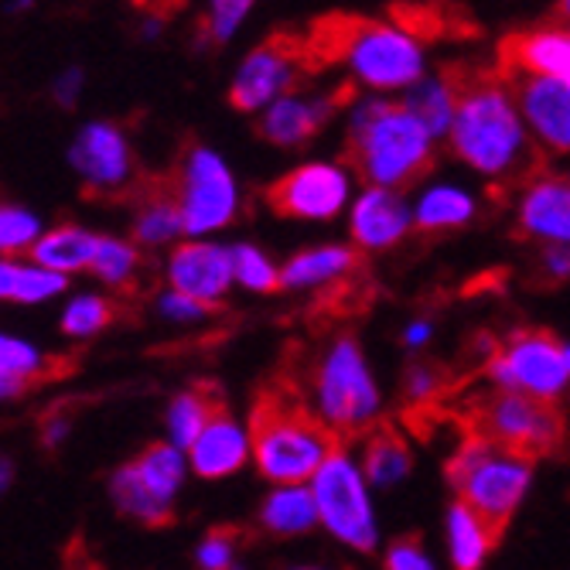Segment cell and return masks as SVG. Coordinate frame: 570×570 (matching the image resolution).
<instances>
[{
  "label": "cell",
  "instance_id": "obj_12",
  "mask_svg": "<svg viewBox=\"0 0 570 570\" xmlns=\"http://www.w3.org/2000/svg\"><path fill=\"white\" fill-rule=\"evenodd\" d=\"M72 165L86 178V198L96 202H130L140 185L130 144L117 124H89L72 144Z\"/></svg>",
  "mask_w": 570,
  "mask_h": 570
},
{
  "label": "cell",
  "instance_id": "obj_19",
  "mask_svg": "<svg viewBox=\"0 0 570 570\" xmlns=\"http://www.w3.org/2000/svg\"><path fill=\"white\" fill-rule=\"evenodd\" d=\"M523 236L570 243V178H537L520 205Z\"/></svg>",
  "mask_w": 570,
  "mask_h": 570
},
{
  "label": "cell",
  "instance_id": "obj_17",
  "mask_svg": "<svg viewBox=\"0 0 570 570\" xmlns=\"http://www.w3.org/2000/svg\"><path fill=\"white\" fill-rule=\"evenodd\" d=\"M352 92H355V86H342V89H335V96H328L322 102H304L297 96H284L267 110V117L256 124V134L277 147H297L315 137L318 127L332 117V110L342 107L345 99H352Z\"/></svg>",
  "mask_w": 570,
  "mask_h": 570
},
{
  "label": "cell",
  "instance_id": "obj_46",
  "mask_svg": "<svg viewBox=\"0 0 570 570\" xmlns=\"http://www.w3.org/2000/svg\"><path fill=\"white\" fill-rule=\"evenodd\" d=\"M79 86H82V72H79V69H69V72L62 76V82L56 86V96H59L62 107H72V96H76Z\"/></svg>",
  "mask_w": 570,
  "mask_h": 570
},
{
  "label": "cell",
  "instance_id": "obj_28",
  "mask_svg": "<svg viewBox=\"0 0 570 570\" xmlns=\"http://www.w3.org/2000/svg\"><path fill=\"white\" fill-rule=\"evenodd\" d=\"M147 261L127 243L120 239H99V249H96V261H92V271L99 281H107L120 297H134L144 291V274H147Z\"/></svg>",
  "mask_w": 570,
  "mask_h": 570
},
{
  "label": "cell",
  "instance_id": "obj_49",
  "mask_svg": "<svg viewBox=\"0 0 570 570\" xmlns=\"http://www.w3.org/2000/svg\"><path fill=\"white\" fill-rule=\"evenodd\" d=\"M567 370H570V348H567Z\"/></svg>",
  "mask_w": 570,
  "mask_h": 570
},
{
  "label": "cell",
  "instance_id": "obj_14",
  "mask_svg": "<svg viewBox=\"0 0 570 570\" xmlns=\"http://www.w3.org/2000/svg\"><path fill=\"white\" fill-rule=\"evenodd\" d=\"M499 79L509 89V96L520 102V110L537 130V137L557 154L570 150V86L523 72H499Z\"/></svg>",
  "mask_w": 570,
  "mask_h": 570
},
{
  "label": "cell",
  "instance_id": "obj_24",
  "mask_svg": "<svg viewBox=\"0 0 570 570\" xmlns=\"http://www.w3.org/2000/svg\"><path fill=\"white\" fill-rule=\"evenodd\" d=\"M223 406H226V396L209 380H202V383L188 386L185 393H178L171 400V410H168V428H171L175 444L191 451V444L202 438V431L209 428V421Z\"/></svg>",
  "mask_w": 570,
  "mask_h": 570
},
{
  "label": "cell",
  "instance_id": "obj_15",
  "mask_svg": "<svg viewBox=\"0 0 570 570\" xmlns=\"http://www.w3.org/2000/svg\"><path fill=\"white\" fill-rule=\"evenodd\" d=\"M499 72H523L570 86V31L567 28H530L512 31L495 48Z\"/></svg>",
  "mask_w": 570,
  "mask_h": 570
},
{
  "label": "cell",
  "instance_id": "obj_4",
  "mask_svg": "<svg viewBox=\"0 0 570 570\" xmlns=\"http://www.w3.org/2000/svg\"><path fill=\"white\" fill-rule=\"evenodd\" d=\"M454 421L464 434L485 438L489 444L537 464L540 458H553L567 444V417L557 400H543L523 390L482 393L461 403Z\"/></svg>",
  "mask_w": 570,
  "mask_h": 570
},
{
  "label": "cell",
  "instance_id": "obj_23",
  "mask_svg": "<svg viewBox=\"0 0 570 570\" xmlns=\"http://www.w3.org/2000/svg\"><path fill=\"white\" fill-rule=\"evenodd\" d=\"M96 249H99V236H92L72 223H62L31 246V256H35V264H41V271L66 277L72 271L92 267Z\"/></svg>",
  "mask_w": 570,
  "mask_h": 570
},
{
  "label": "cell",
  "instance_id": "obj_30",
  "mask_svg": "<svg viewBox=\"0 0 570 570\" xmlns=\"http://www.w3.org/2000/svg\"><path fill=\"white\" fill-rule=\"evenodd\" d=\"M448 533H451V560L454 570H479L485 553L495 550V540L489 537V530L479 523V515L454 499L451 515H448Z\"/></svg>",
  "mask_w": 570,
  "mask_h": 570
},
{
  "label": "cell",
  "instance_id": "obj_1",
  "mask_svg": "<svg viewBox=\"0 0 570 570\" xmlns=\"http://www.w3.org/2000/svg\"><path fill=\"white\" fill-rule=\"evenodd\" d=\"M441 82L454 107L451 147L464 165L495 178L509 175L515 181H527L540 171V154L530 147L495 69L448 62L441 66Z\"/></svg>",
  "mask_w": 570,
  "mask_h": 570
},
{
  "label": "cell",
  "instance_id": "obj_27",
  "mask_svg": "<svg viewBox=\"0 0 570 570\" xmlns=\"http://www.w3.org/2000/svg\"><path fill=\"white\" fill-rule=\"evenodd\" d=\"M410 464H413V458H410V444H406L403 431L390 421H380L366 444V458H362L366 479L380 489H390L393 482H400L410 472Z\"/></svg>",
  "mask_w": 570,
  "mask_h": 570
},
{
  "label": "cell",
  "instance_id": "obj_45",
  "mask_svg": "<svg viewBox=\"0 0 570 570\" xmlns=\"http://www.w3.org/2000/svg\"><path fill=\"white\" fill-rule=\"evenodd\" d=\"M31 390H38V383L18 380V376H0V400H14V396H24Z\"/></svg>",
  "mask_w": 570,
  "mask_h": 570
},
{
  "label": "cell",
  "instance_id": "obj_51",
  "mask_svg": "<svg viewBox=\"0 0 570 570\" xmlns=\"http://www.w3.org/2000/svg\"><path fill=\"white\" fill-rule=\"evenodd\" d=\"M229 570H243V567H229Z\"/></svg>",
  "mask_w": 570,
  "mask_h": 570
},
{
  "label": "cell",
  "instance_id": "obj_37",
  "mask_svg": "<svg viewBox=\"0 0 570 570\" xmlns=\"http://www.w3.org/2000/svg\"><path fill=\"white\" fill-rule=\"evenodd\" d=\"M249 14V4H213L209 11H205L195 24V45L198 48H219L236 28L239 21Z\"/></svg>",
  "mask_w": 570,
  "mask_h": 570
},
{
  "label": "cell",
  "instance_id": "obj_3",
  "mask_svg": "<svg viewBox=\"0 0 570 570\" xmlns=\"http://www.w3.org/2000/svg\"><path fill=\"white\" fill-rule=\"evenodd\" d=\"M342 158L362 181L390 191L428 178L434 147L428 127L403 102H370L355 114Z\"/></svg>",
  "mask_w": 570,
  "mask_h": 570
},
{
  "label": "cell",
  "instance_id": "obj_35",
  "mask_svg": "<svg viewBox=\"0 0 570 570\" xmlns=\"http://www.w3.org/2000/svg\"><path fill=\"white\" fill-rule=\"evenodd\" d=\"M403 107L428 127L431 137H438V134H444V130L451 134L454 107H451V96H448V89H444L441 79L417 82V86H413V92L403 99Z\"/></svg>",
  "mask_w": 570,
  "mask_h": 570
},
{
  "label": "cell",
  "instance_id": "obj_38",
  "mask_svg": "<svg viewBox=\"0 0 570 570\" xmlns=\"http://www.w3.org/2000/svg\"><path fill=\"white\" fill-rule=\"evenodd\" d=\"M38 219L18 205H0V253H21L35 246Z\"/></svg>",
  "mask_w": 570,
  "mask_h": 570
},
{
  "label": "cell",
  "instance_id": "obj_21",
  "mask_svg": "<svg viewBox=\"0 0 570 570\" xmlns=\"http://www.w3.org/2000/svg\"><path fill=\"white\" fill-rule=\"evenodd\" d=\"M393 28H400L413 41H458V38H475L479 24L464 8L451 4H393L390 8Z\"/></svg>",
  "mask_w": 570,
  "mask_h": 570
},
{
  "label": "cell",
  "instance_id": "obj_39",
  "mask_svg": "<svg viewBox=\"0 0 570 570\" xmlns=\"http://www.w3.org/2000/svg\"><path fill=\"white\" fill-rule=\"evenodd\" d=\"M239 540H243V530L239 527H216L209 537L202 540V547L195 553L198 567L202 570H229V567H236L233 563V553H236Z\"/></svg>",
  "mask_w": 570,
  "mask_h": 570
},
{
  "label": "cell",
  "instance_id": "obj_48",
  "mask_svg": "<svg viewBox=\"0 0 570 570\" xmlns=\"http://www.w3.org/2000/svg\"><path fill=\"white\" fill-rule=\"evenodd\" d=\"M557 11H560V14H563V18H570V4H560V8H557Z\"/></svg>",
  "mask_w": 570,
  "mask_h": 570
},
{
  "label": "cell",
  "instance_id": "obj_40",
  "mask_svg": "<svg viewBox=\"0 0 570 570\" xmlns=\"http://www.w3.org/2000/svg\"><path fill=\"white\" fill-rule=\"evenodd\" d=\"M72 413H76V400H62L56 406H48L38 421V441L45 451H59V444L66 441L69 428H72Z\"/></svg>",
  "mask_w": 570,
  "mask_h": 570
},
{
  "label": "cell",
  "instance_id": "obj_42",
  "mask_svg": "<svg viewBox=\"0 0 570 570\" xmlns=\"http://www.w3.org/2000/svg\"><path fill=\"white\" fill-rule=\"evenodd\" d=\"M219 307L213 304H198V301H188L181 294H165L161 297V315L171 318V322H195V318H213Z\"/></svg>",
  "mask_w": 570,
  "mask_h": 570
},
{
  "label": "cell",
  "instance_id": "obj_43",
  "mask_svg": "<svg viewBox=\"0 0 570 570\" xmlns=\"http://www.w3.org/2000/svg\"><path fill=\"white\" fill-rule=\"evenodd\" d=\"M543 267H547V274H550L553 284L570 281V246H550L543 253Z\"/></svg>",
  "mask_w": 570,
  "mask_h": 570
},
{
  "label": "cell",
  "instance_id": "obj_9",
  "mask_svg": "<svg viewBox=\"0 0 570 570\" xmlns=\"http://www.w3.org/2000/svg\"><path fill=\"white\" fill-rule=\"evenodd\" d=\"M307 79L311 72L304 66V31L281 28L249 51V59L243 62L229 89V102H233V110L249 114Z\"/></svg>",
  "mask_w": 570,
  "mask_h": 570
},
{
  "label": "cell",
  "instance_id": "obj_47",
  "mask_svg": "<svg viewBox=\"0 0 570 570\" xmlns=\"http://www.w3.org/2000/svg\"><path fill=\"white\" fill-rule=\"evenodd\" d=\"M11 482H14V464H11V458L0 454V492H8Z\"/></svg>",
  "mask_w": 570,
  "mask_h": 570
},
{
  "label": "cell",
  "instance_id": "obj_25",
  "mask_svg": "<svg viewBox=\"0 0 570 570\" xmlns=\"http://www.w3.org/2000/svg\"><path fill=\"white\" fill-rule=\"evenodd\" d=\"M110 495H114L117 509H120L124 515H130V520H137L140 527L168 530V527H175V520H178V515H175V505H171V502H161L158 495H154V492L144 485L140 472L134 469V461L114 472V479H110Z\"/></svg>",
  "mask_w": 570,
  "mask_h": 570
},
{
  "label": "cell",
  "instance_id": "obj_5",
  "mask_svg": "<svg viewBox=\"0 0 570 570\" xmlns=\"http://www.w3.org/2000/svg\"><path fill=\"white\" fill-rule=\"evenodd\" d=\"M530 469V461L489 444L485 438L464 434L458 451L444 464V475L458 492V502H464L479 515V523L499 547L515 515V505L527 495Z\"/></svg>",
  "mask_w": 570,
  "mask_h": 570
},
{
  "label": "cell",
  "instance_id": "obj_8",
  "mask_svg": "<svg viewBox=\"0 0 570 570\" xmlns=\"http://www.w3.org/2000/svg\"><path fill=\"white\" fill-rule=\"evenodd\" d=\"M168 178L181 205L185 233H209L233 219L236 188L219 154L205 150L202 144H188Z\"/></svg>",
  "mask_w": 570,
  "mask_h": 570
},
{
  "label": "cell",
  "instance_id": "obj_18",
  "mask_svg": "<svg viewBox=\"0 0 570 570\" xmlns=\"http://www.w3.org/2000/svg\"><path fill=\"white\" fill-rule=\"evenodd\" d=\"M249 458V438L239 431V424L229 417V406H223L202 438L191 444V469L202 479H226L239 472Z\"/></svg>",
  "mask_w": 570,
  "mask_h": 570
},
{
  "label": "cell",
  "instance_id": "obj_16",
  "mask_svg": "<svg viewBox=\"0 0 570 570\" xmlns=\"http://www.w3.org/2000/svg\"><path fill=\"white\" fill-rule=\"evenodd\" d=\"M233 256L213 243H181L168 261V284L175 294L219 307V297L233 284Z\"/></svg>",
  "mask_w": 570,
  "mask_h": 570
},
{
  "label": "cell",
  "instance_id": "obj_50",
  "mask_svg": "<svg viewBox=\"0 0 570 570\" xmlns=\"http://www.w3.org/2000/svg\"><path fill=\"white\" fill-rule=\"evenodd\" d=\"M297 570H315V567H297Z\"/></svg>",
  "mask_w": 570,
  "mask_h": 570
},
{
  "label": "cell",
  "instance_id": "obj_6",
  "mask_svg": "<svg viewBox=\"0 0 570 570\" xmlns=\"http://www.w3.org/2000/svg\"><path fill=\"white\" fill-rule=\"evenodd\" d=\"M318 410L332 431L348 441L380 424V393L352 335H342L318 366Z\"/></svg>",
  "mask_w": 570,
  "mask_h": 570
},
{
  "label": "cell",
  "instance_id": "obj_31",
  "mask_svg": "<svg viewBox=\"0 0 570 570\" xmlns=\"http://www.w3.org/2000/svg\"><path fill=\"white\" fill-rule=\"evenodd\" d=\"M472 216H475V205L464 191L434 188V191L424 195L413 226H417V233H424V236H438V233H451V229L464 226Z\"/></svg>",
  "mask_w": 570,
  "mask_h": 570
},
{
  "label": "cell",
  "instance_id": "obj_26",
  "mask_svg": "<svg viewBox=\"0 0 570 570\" xmlns=\"http://www.w3.org/2000/svg\"><path fill=\"white\" fill-rule=\"evenodd\" d=\"M76 366H79V358L41 355L35 345H28L21 338L0 335V376H18V380H31L38 386H45V383L72 376Z\"/></svg>",
  "mask_w": 570,
  "mask_h": 570
},
{
  "label": "cell",
  "instance_id": "obj_36",
  "mask_svg": "<svg viewBox=\"0 0 570 570\" xmlns=\"http://www.w3.org/2000/svg\"><path fill=\"white\" fill-rule=\"evenodd\" d=\"M233 256V274L243 287L249 291H261V294H277L284 291L281 284V274L274 271V264L267 261V256L261 249H253V246H233L229 249Z\"/></svg>",
  "mask_w": 570,
  "mask_h": 570
},
{
  "label": "cell",
  "instance_id": "obj_32",
  "mask_svg": "<svg viewBox=\"0 0 570 570\" xmlns=\"http://www.w3.org/2000/svg\"><path fill=\"white\" fill-rule=\"evenodd\" d=\"M134 469L140 472L144 485L158 495L161 502H171L178 485H181V475H185V461L178 454L175 444H165V441H154L147 444L137 461H134Z\"/></svg>",
  "mask_w": 570,
  "mask_h": 570
},
{
  "label": "cell",
  "instance_id": "obj_41",
  "mask_svg": "<svg viewBox=\"0 0 570 570\" xmlns=\"http://www.w3.org/2000/svg\"><path fill=\"white\" fill-rule=\"evenodd\" d=\"M386 570H434L431 557L424 553V543L417 533L396 537L386 550Z\"/></svg>",
  "mask_w": 570,
  "mask_h": 570
},
{
  "label": "cell",
  "instance_id": "obj_44",
  "mask_svg": "<svg viewBox=\"0 0 570 570\" xmlns=\"http://www.w3.org/2000/svg\"><path fill=\"white\" fill-rule=\"evenodd\" d=\"M62 570H102L99 560L89 553V547L82 543V537H76L66 550V567Z\"/></svg>",
  "mask_w": 570,
  "mask_h": 570
},
{
  "label": "cell",
  "instance_id": "obj_7",
  "mask_svg": "<svg viewBox=\"0 0 570 570\" xmlns=\"http://www.w3.org/2000/svg\"><path fill=\"white\" fill-rule=\"evenodd\" d=\"M485 370L502 390H523L543 400H557L570 380L567 345L547 328H515L505 342H492Z\"/></svg>",
  "mask_w": 570,
  "mask_h": 570
},
{
  "label": "cell",
  "instance_id": "obj_2",
  "mask_svg": "<svg viewBox=\"0 0 570 570\" xmlns=\"http://www.w3.org/2000/svg\"><path fill=\"white\" fill-rule=\"evenodd\" d=\"M249 454L261 472L287 489L315 479L325 464L342 454V438L304 396V386L291 373H277L261 383L249 403Z\"/></svg>",
  "mask_w": 570,
  "mask_h": 570
},
{
  "label": "cell",
  "instance_id": "obj_33",
  "mask_svg": "<svg viewBox=\"0 0 570 570\" xmlns=\"http://www.w3.org/2000/svg\"><path fill=\"white\" fill-rule=\"evenodd\" d=\"M66 291V277L62 274H51L41 267H21L11 261H0V301H45V297H56Z\"/></svg>",
  "mask_w": 570,
  "mask_h": 570
},
{
  "label": "cell",
  "instance_id": "obj_34",
  "mask_svg": "<svg viewBox=\"0 0 570 570\" xmlns=\"http://www.w3.org/2000/svg\"><path fill=\"white\" fill-rule=\"evenodd\" d=\"M124 315V304L114 301V297H99V294H86V297H76L66 315H62V332L72 335V338H89L102 328H110L117 318Z\"/></svg>",
  "mask_w": 570,
  "mask_h": 570
},
{
  "label": "cell",
  "instance_id": "obj_20",
  "mask_svg": "<svg viewBox=\"0 0 570 570\" xmlns=\"http://www.w3.org/2000/svg\"><path fill=\"white\" fill-rule=\"evenodd\" d=\"M410 229V213L406 205L383 188H370L355 202L352 213V236L358 246L366 249H383L403 239V233Z\"/></svg>",
  "mask_w": 570,
  "mask_h": 570
},
{
  "label": "cell",
  "instance_id": "obj_22",
  "mask_svg": "<svg viewBox=\"0 0 570 570\" xmlns=\"http://www.w3.org/2000/svg\"><path fill=\"white\" fill-rule=\"evenodd\" d=\"M352 274H366V256L348 246H322L304 249L281 271L284 287H311V284H335Z\"/></svg>",
  "mask_w": 570,
  "mask_h": 570
},
{
  "label": "cell",
  "instance_id": "obj_29",
  "mask_svg": "<svg viewBox=\"0 0 570 570\" xmlns=\"http://www.w3.org/2000/svg\"><path fill=\"white\" fill-rule=\"evenodd\" d=\"M264 530H271L274 537H294V533H307L318 523V502L315 492H307L304 485L297 489H281L264 502L261 512Z\"/></svg>",
  "mask_w": 570,
  "mask_h": 570
},
{
  "label": "cell",
  "instance_id": "obj_11",
  "mask_svg": "<svg viewBox=\"0 0 570 570\" xmlns=\"http://www.w3.org/2000/svg\"><path fill=\"white\" fill-rule=\"evenodd\" d=\"M315 482V502H318V520L348 547L355 550H373L376 547V527L366 499V485L362 475L352 469L345 454H335L325 469L311 479Z\"/></svg>",
  "mask_w": 570,
  "mask_h": 570
},
{
  "label": "cell",
  "instance_id": "obj_10",
  "mask_svg": "<svg viewBox=\"0 0 570 570\" xmlns=\"http://www.w3.org/2000/svg\"><path fill=\"white\" fill-rule=\"evenodd\" d=\"M355 76L370 86L380 89H400L421 82V45L406 38L400 28L373 18H355L352 45H348V59H345Z\"/></svg>",
  "mask_w": 570,
  "mask_h": 570
},
{
  "label": "cell",
  "instance_id": "obj_13",
  "mask_svg": "<svg viewBox=\"0 0 570 570\" xmlns=\"http://www.w3.org/2000/svg\"><path fill=\"white\" fill-rule=\"evenodd\" d=\"M345 202V178L332 165H304L267 188L271 213L284 219H332Z\"/></svg>",
  "mask_w": 570,
  "mask_h": 570
}]
</instances>
